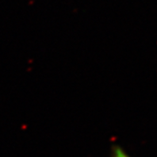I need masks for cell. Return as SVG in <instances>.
Returning a JSON list of instances; mask_svg holds the SVG:
<instances>
[{
	"instance_id": "1",
	"label": "cell",
	"mask_w": 157,
	"mask_h": 157,
	"mask_svg": "<svg viewBox=\"0 0 157 157\" xmlns=\"http://www.w3.org/2000/svg\"><path fill=\"white\" fill-rule=\"evenodd\" d=\"M113 157H129L125 152L123 149L120 148V147H115L114 148V151L113 154Z\"/></svg>"
}]
</instances>
